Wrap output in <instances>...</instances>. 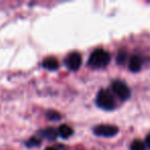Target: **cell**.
<instances>
[{
	"instance_id": "5",
	"label": "cell",
	"mask_w": 150,
	"mask_h": 150,
	"mask_svg": "<svg viewBox=\"0 0 150 150\" xmlns=\"http://www.w3.org/2000/svg\"><path fill=\"white\" fill-rule=\"evenodd\" d=\"M81 56L78 52H71L67 56L66 60H65V65L66 67L71 71H76L79 69V67L81 66Z\"/></svg>"
},
{
	"instance_id": "8",
	"label": "cell",
	"mask_w": 150,
	"mask_h": 150,
	"mask_svg": "<svg viewBox=\"0 0 150 150\" xmlns=\"http://www.w3.org/2000/svg\"><path fill=\"white\" fill-rule=\"evenodd\" d=\"M129 68L132 72H139L142 69V59L139 56H133L129 59Z\"/></svg>"
},
{
	"instance_id": "7",
	"label": "cell",
	"mask_w": 150,
	"mask_h": 150,
	"mask_svg": "<svg viewBox=\"0 0 150 150\" xmlns=\"http://www.w3.org/2000/svg\"><path fill=\"white\" fill-rule=\"evenodd\" d=\"M42 67L46 70L50 71H54L58 70L60 65H59V61L57 60L54 57H50V58H46L45 60L42 62Z\"/></svg>"
},
{
	"instance_id": "12",
	"label": "cell",
	"mask_w": 150,
	"mask_h": 150,
	"mask_svg": "<svg viewBox=\"0 0 150 150\" xmlns=\"http://www.w3.org/2000/svg\"><path fill=\"white\" fill-rule=\"evenodd\" d=\"M46 117H47L50 120H60L61 118H62V116H61V114L59 112H57V111L54 110H48L47 112H46Z\"/></svg>"
},
{
	"instance_id": "14",
	"label": "cell",
	"mask_w": 150,
	"mask_h": 150,
	"mask_svg": "<svg viewBox=\"0 0 150 150\" xmlns=\"http://www.w3.org/2000/svg\"><path fill=\"white\" fill-rule=\"evenodd\" d=\"M145 145L148 149H150V134L146 137V140H145Z\"/></svg>"
},
{
	"instance_id": "3",
	"label": "cell",
	"mask_w": 150,
	"mask_h": 150,
	"mask_svg": "<svg viewBox=\"0 0 150 150\" xmlns=\"http://www.w3.org/2000/svg\"><path fill=\"white\" fill-rule=\"evenodd\" d=\"M112 92L120 99L121 101H127L131 97V90L127 86V83H125L121 80H115L111 84Z\"/></svg>"
},
{
	"instance_id": "15",
	"label": "cell",
	"mask_w": 150,
	"mask_h": 150,
	"mask_svg": "<svg viewBox=\"0 0 150 150\" xmlns=\"http://www.w3.org/2000/svg\"><path fill=\"white\" fill-rule=\"evenodd\" d=\"M44 150H58L57 148H54V147H47L46 149H44Z\"/></svg>"
},
{
	"instance_id": "9",
	"label": "cell",
	"mask_w": 150,
	"mask_h": 150,
	"mask_svg": "<svg viewBox=\"0 0 150 150\" xmlns=\"http://www.w3.org/2000/svg\"><path fill=\"white\" fill-rule=\"evenodd\" d=\"M58 134L60 137H62L63 139H68L73 135V129L70 125H62L59 127L58 129Z\"/></svg>"
},
{
	"instance_id": "11",
	"label": "cell",
	"mask_w": 150,
	"mask_h": 150,
	"mask_svg": "<svg viewBox=\"0 0 150 150\" xmlns=\"http://www.w3.org/2000/svg\"><path fill=\"white\" fill-rule=\"evenodd\" d=\"M25 145L27 146L28 148H33V147H37V146L41 145V139L36 137H32L28 140L25 143Z\"/></svg>"
},
{
	"instance_id": "4",
	"label": "cell",
	"mask_w": 150,
	"mask_h": 150,
	"mask_svg": "<svg viewBox=\"0 0 150 150\" xmlns=\"http://www.w3.org/2000/svg\"><path fill=\"white\" fill-rule=\"evenodd\" d=\"M93 132L99 137L111 138L118 134V127L113 125H99L94 127Z\"/></svg>"
},
{
	"instance_id": "2",
	"label": "cell",
	"mask_w": 150,
	"mask_h": 150,
	"mask_svg": "<svg viewBox=\"0 0 150 150\" xmlns=\"http://www.w3.org/2000/svg\"><path fill=\"white\" fill-rule=\"evenodd\" d=\"M96 104L104 110H113L116 106L112 93L108 90H101L97 95Z\"/></svg>"
},
{
	"instance_id": "13",
	"label": "cell",
	"mask_w": 150,
	"mask_h": 150,
	"mask_svg": "<svg viewBox=\"0 0 150 150\" xmlns=\"http://www.w3.org/2000/svg\"><path fill=\"white\" fill-rule=\"evenodd\" d=\"M127 52H125V50H120L116 57V62L118 63V64H123V63L127 61Z\"/></svg>"
},
{
	"instance_id": "1",
	"label": "cell",
	"mask_w": 150,
	"mask_h": 150,
	"mask_svg": "<svg viewBox=\"0 0 150 150\" xmlns=\"http://www.w3.org/2000/svg\"><path fill=\"white\" fill-rule=\"evenodd\" d=\"M111 56L108 52L104 50H96L92 52L90 59H88V66L93 68H104L110 63Z\"/></svg>"
},
{
	"instance_id": "6",
	"label": "cell",
	"mask_w": 150,
	"mask_h": 150,
	"mask_svg": "<svg viewBox=\"0 0 150 150\" xmlns=\"http://www.w3.org/2000/svg\"><path fill=\"white\" fill-rule=\"evenodd\" d=\"M38 134H39L42 138L47 139L48 141H54V140L57 139V137L59 136L58 129H54V127H45V129L38 132Z\"/></svg>"
},
{
	"instance_id": "10",
	"label": "cell",
	"mask_w": 150,
	"mask_h": 150,
	"mask_svg": "<svg viewBox=\"0 0 150 150\" xmlns=\"http://www.w3.org/2000/svg\"><path fill=\"white\" fill-rule=\"evenodd\" d=\"M129 149L131 150H146L147 147H146L145 143L142 142L141 140H135V141L132 142L131 146H129Z\"/></svg>"
}]
</instances>
